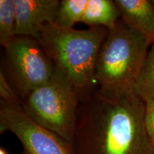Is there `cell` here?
I'll list each match as a JSON object with an SVG mask.
<instances>
[{
	"mask_svg": "<svg viewBox=\"0 0 154 154\" xmlns=\"http://www.w3.org/2000/svg\"><path fill=\"white\" fill-rule=\"evenodd\" d=\"M59 0H14L16 6V36L38 38L48 24H54Z\"/></svg>",
	"mask_w": 154,
	"mask_h": 154,
	"instance_id": "7",
	"label": "cell"
},
{
	"mask_svg": "<svg viewBox=\"0 0 154 154\" xmlns=\"http://www.w3.org/2000/svg\"><path fill=\"white\" fill-rule=\"evenodd\" d=\"M88 0H62L60 2L54 24L61 28H74L82 22Z\"/></svg>",
	"mask_w": 154,
	"mask_h": 154,
	"instance_id": "11",
	"label": "cell"
},
{
	"mask_svg": "<svg viewBox=\"0 0 154 154\" xmlns=\"http://www.w3.org/2000/svg\"><path fill=\"white\" fill-rule=\"evenodd\" d=\"M115 2L121 19L154 44V0H115Z\"/></svg>",
	"mask_w": 154,
	"mask_h": 154,
	"instance_id": "8",
	"label": "cell"
},
{
	"mask_svg": "<svg viewBox=\"0 0 154 154\" xmlns=\"http://www.w3.org/2000/svg\"><path fill=\"white\" fill-rule=\"evenodd\" d=\"M4 48L1 70L22 101L54 74L56 65L37 38L16 36Z\"/></svg>",
	"mask_w": 154,
	"mask_h": 154,
	"instance_id": "5",
	"label": "cell"
},
{
	"mask_svg": "<svg viewBox=\"0 0 154 154\" xmlns=\"http://www.w3.org/2000/svg\"><path fill=\"white\" fill-rule=\"evenodd\" d=\"M145 102L134 90L96 88L80 101L73 154H154L144 124Z\"/></svg>",
	"mask_w": 154,
	"mask_h": 154,
	"instance_id": "1",
	"label": "cell"
},
{
	"mask_svg": "<svg viewBox=\"0 0 154 154\" xmlns=\"http://www.w3.org/2000/svg\"><path fill=\"white\" fill-rule=\"evenodd\" d=\"M134 90L144 102L154 99V44L150 47L142 63Z\"/></svg>",
	"mask_w": 154,
	"mask_h": 154,
	"instance_id": "10",
	"label": "cell"
},
{
	"mask_svg": "<svg viewBox=\"0 0 154 154\" xmlns=\"http://www.w3.org/2000/svg\"><path fill=\"white\" fill-rule=\"evenodd\" d=\"M16 27L14 0H0V43L4 47L16 36Z\"/></svg>",
	"mask_w": 154,
	"mask_h": 154,
	"instance_id": "12",
	"label": "cell"
},
{
	"mask_svg": "<svg viewBox=\"0 0 154 154\" xmlns=\"http://www.w3.org/2000/svg\"><path fill=\"white\" fill-rule=\"evenodd\" d=\"M107 34V29L102 26L76 29L48 24L37 38L54 64L75 86L80 101L98 87L96 61Z\"/></svg>",
	"mask_w": 154,
	"mask_h": 154,
	"instance_id": "2",
	"label": "cell"
},
{
	"mask_svg": "<svg viewBox=\"0 0 154 154\" xmlns=\"http://www.w3.org/2000/svg\"><path fill=\"white\" fill-rule=\"evenodd\" d=\"M10 131L22 144V154H73L72 145L40 126L22 106L0 101V132Z\"/></svg>",
	"mask_w": 154,
	"mask_h": 154,
	"instance_id": "6",
	"label": "cell"
},
{
	"mask_svg": "<svg viewBox=\"0 0 154 154\" xmlns=\"http://www.w3.org/2000/svg\"><path fill=\"white\" fill-rule=\"evenodd\" d=\"M0 96L2 101L11 104L22 105V101L9 84L2 71L0 72Z\"/></svg>",
	"mask_w": 154,
	"mask_h": 154,
	"instance_id": "13",
	"label": "cell"
},
{
	"mask_svg": "<svg viewBox=\"0 0 154 154\" xmlns=\"http://www.w3.org/2000/svg\"><path fill=\"white\" fill-rule=\"evenodd\" d=\"M121 18L115 1L88 0L82 23L89 27L102 26L108 30L113 28Z\"/></svg>",
	"mask_w": 154,
	"mask_h": 154,
	"instance_id": "9",
	"label": "cell"
},
{
	"mask_svg": "<svg viewBox=\"0 0 154 154\" xmlns=\"http://www.w3.org/2000/svg\"><path fill=\"white\" fill-rule=\"evenodd\" d=\"M0 154H9V153L5 148L1 147L0 148Z\"/></svg>",
	"mask_w": 154,
	"mask_h": 154,
	"instance_id": "15",
	"label": "cell"
},
{
	"mask_svg": "<svg viewBox=\"0 0 154 154\" xmlns=\"http://www.w3.org/2000/svg\"><path fill=\"white\" fill-rule=\"evenodd\" d=\"M144 124L148 136L154 149V99L145 102Z\"/></svg>",
	"mask_w": 154,
	"mask_h": 154,
	"instance_id": "14",
	"label": "cell"
},
{
	"mask_svg": "<svg viewBox=\"0 0 154 154\" xmlns=\"http://www.w3.org/2000/svg\"><path fill=\"white\" fill-rule=\"evenodd\" d=\"M80 98L75 86L56 66L54 74L44 85L29 94L22 106L40 126L72 143Z\"/></svg>",
	"mask_w": 154,
	"mask_h": 154,
	"instance_id": "4",
	"label": "cell"
},
{
	"mask_svg": "<svg viewBox=\"0 0 154 154\" xmlns=\"http://www.w3.org/2000/svg\"><path fill=\"white\" fill-rule=\"evenodd\" d=\"M152 45L146 36L120 19L100 48L95 79L98 88L113 93L134 90L136 77Z\"/></svg>",
	"mask_w": 154,
	"mask_h": 154,
	"instance_id": "3",
	"label": "cell"
}]
</instances>
